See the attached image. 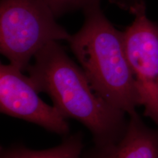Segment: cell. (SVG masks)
Listing matches in <instances>:
<instances>
[{
	"mask_svg": "<svg viewBox=\"0 0 158 158\" xmlns=\"http://www.w3.org/2000/svg\"><path fill=\"white\" fill-rule=\"evenodd\" d=\"M26 71L37 91L48 94L64 118L76 119L89 130L95 146L116 142L125 133L127 114L97 94L81 68L58 42L39 51Z\"/></svg>",
	"mask_w": 158,
	"mask_h": 158,
	"instance_id": "obj_1",
	"label": "cell"
},
{
	"mask_svg": "<svg viewBox=\"0 0 158 158\" xmlns=\"http://www.w3.org/2000/svg\"><path fill=\"white\" fill-rule=\"evenodd\" d=\"M84 11V24L69 40L71 51L97 94L129 116L141 106V100L126 54L123 31L108 21L100 4Z\"/></svg>",
	"mask_w": 158,
	"mask_h": 158,
	"instance_id": "obj_2",
	"label": "cell"
},
{
	"mask_svg": "<svg viewBox=\"0 0 158 158\" xmlns=\"http://www.w3.org/2000/svg\"><path fill=\"white\" fill-rule=\"evenodd\" d=\"M70 38L40 0L0 2V51L10 64L23 72L45 45L61 40L69 42Z\"/></svg>",
	"mask_w": 158,
	"mask_h": 158,
	"instance_id": "obj_3",
	"label": "cell"
},
{
	"mask_svg": "<svg viewBox=\"0 0 158 158\" xmlns=\"http://www.w3.org/2000/svg\"><path fill=\"white\" fill-rule=\"evenodd\" d=\"M133 14L134 21L123 31L126 54L144 116L158 126V23L148 19L145 3Z\"/></svg>",
	"mask_w": 158,
	"mask_h": 158,
	"instance_id": "obj_4",
	"label": "cell"
},
{
	"mask_svg": "<svg viewBox=\"0 0 158 158\" xmlns=\"http://www.w3.org/2000/svg\"><path fill=\"white\" fill-rule=\"evenodd\" d=\"M29 76L13 64L0 65V110L4 114L65 135L70 127L54 106L46 104Z\"/></svg>",
	"mask_w": 158,
	"mask_h": 158,
	"instance_id": "obj_5",
	"label": "cell"
},
{
	"mask_svg": "<svg viewBox=\"0 0 158 158\" xmlns=\"http://www.w3.org/2000/svg\"><path fill=\"white\" fill-rule=\"evenodd\" d=\"M82 158H158V129L148 127L135 112L129 115L127 129L118 141L94 145Z\"/></svg>",
	"mask_w": 158,
	"mask_h": 158,
	"instance_id": "obj_6",
	"label": "cell"
},
{
	"mask_svg": "<svg viewBox=\"0 0 158 158\" xmlns=\"http://www.w3.org/2000/svg\"><path fill=\"white\" fill-rule=\"evenodd\" d=\"M84 149L81 133L64 138L56 147L43 150H33L23 147L1 149L0 158H82Z\"/></svg>",
	"mask_w": 158,
	"mask_h": 158,
	"instance_id": "obj_7",
	"label": "cell"
},
{
	"mask_svg": "<svg viewBox=\"0 0 158 158\" xmlns=\"http://www.w3.org/2000/svg\"><path fill=\"white\" fill-rule=\"evenodd\" d=\"M51 10L55 17L58 18L65 13L85 10L92 6L98 5L100 0H40Z\"/></svg>",
	"mask_w": 158,
	"mask_h": 158,
	"instance_id": "obj_8",
	"label": "cell"
},
{
	"mask_svg": "<svg viewBox=\"0 0 158 158\" xmlns=\"http://www.w3.org/2000/svg\"><path fill=\"white\" fill-rule=\"evenodd\" d=\"M112 3L133 13L137 7L145 3L143 0H110Z\"/></svg>",
	"mask_w": 158,
	"mask_h": 158,
	"instance_id": "obj_9",
	"label": "cell"
}]
</instances>
